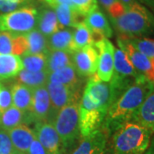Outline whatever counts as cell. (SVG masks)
<instances>
[{
    "mask_svg": "<svg viewBox=\"0 0 154 154\" xmlns=\"http://www.w3.org/2000/svg\"><path fill=\"white\" fill-rule=\"evenodd\" d=\"M152 86L153 83L147 79H140L128 87L115 99L108 110L102 126L109 134L122 123L133 120Z\"/></svg>",
    "mask_w": 154,
    "mask_h": 154,
    "instance_id": "obj_1",
    "label": "cell"
},
{
    "mask_svg": "<svg viewBox=\"0 0 154 154\" xmlns=\"http://www.w3.org/2000/svg\"><path fill=\"white\" fill-rule=\"evenodd\" d=\"M152 133L134 120L128 121L112 133L113 154H144L148 148Z\"/></svg>",
    "mask_w": 154,
    "mask_h": 154,
    "instance_id": "obj_2",
    "label": "cell"
},
{
    "mask_svg": "<svg viewBox=\"0 0 154 154\" xmlns=\"http://www.w3.org/2000/svg\"><path fill=\"white\" fill-rule=\"evenodd\" d=\"M112 22L121 36L128 38H139L154 31V15L139 2L127 8Z\"/></svg>",
    "mask_w": 154,
    "mask_h": 154,
    "instance_id": "obj_3",
    "label": "cell"
},
{
    "mask_svg": "<svg viewBox=\"0 0 154 154\" xmlns=\"http://www.w3.org/2000/svg\"><path fill=\"white\" fill-rule=\"evenodd\" d=\"M79 101L62 108L55 116L52 124L61 140L63 149L70 147L81 134L79 128Z\"/></svg>",
    "mask_w": 154,
    "mask_h": 154,
    "instance_id": "obj_4",
    "label": "cell"
},
{
    "mask_svg": "<svg viewBox=\"0 0 154 154\" xmlns=\"http://www.w3.org/2000/svg\"><path fill=\"white\" fill-rule=\"evenodd\" d=\"M38 12L33 7H22L5 14H0V31L24 34L34 29Z\"/></svg>",
    "mask_w": 154,
    "mask_h": 154,
    "instance_id": "obj_5",
    "label": "cell"
},
{
    "mask_svg": "<svg viewBox=\"0 0 154 154\" xmlns=\"http://www.w3.org/2000/svg\"><path fill=\"white\" fill-rule=\"evenodd\" d=\"M106 113L91 101L85 94L79 107V128L82 137L101 128L105 122Z\"/></svg>",
    "mask_w": 154,
    "mask_h": 154,
    "instance_id": "obj_6",
    "label": "cell"
},
{
    "mask_svg": "<svg viewBox=\"0 0 154 154\" xmlns=\"http://www.w3.org/2000/svg\"><path fill=\"white\" fill-rule=\"evenodd\" d=\"M84 94L106 114L116 99L115 92L110 82H105L101 81L97 74L91 75L85 88Z\"/></svg>",
    "mask_w": 154,
    "mask_h": 154,
    "instance_id": "obj_7",
    "label": "cell"
},
{
    "mask_svg": "<svg viewBox=\"0 0 154 154\" xmlns=\"http://www.w3.org/2000/svg\"><path fill=\"white\" fill-rule=\"evenodd\" d=\"M55 118L51 109V99L46 87L34 88L33 94V103L31 110L26 114V121L35 123L40 122H52Z\"/></svg>",
    "mask_w": 154,
    "mask_h": 154,
    "instance_id": "obj_8",
    "label": "cell"
},
{
    "mask_svg": "<svg viewBox=\"0 0 154 154\" xmlns=\"http://www.w3.org/2000/svg\"><path fill=\"white\" fill-rule=\"evenodd\" d=\"M117 44L119 48L126 53L135 70L140 75L146 77L151 82L154 83V63L152 59L135 49L124 36L118 37Z\"/></svg>",
    "mask_w": 154,
    "mask_h": 154,
    "instance_id": "obj_9",
    "label": "cell"
},
{
    "mask_svg": "<svg viewBox=\"0 0 154 154\" xmlns=\"http://www.w3.org/2000/svg\"><path fill=\"white\" fill-rule=\"evenodd\" d=\"M99 55L97 75L105 82H109L114 71V52L115 47L108 38H104L94 43Z\"/></svg>",
    "mask_w": 154,
    "mask_h": 154,
    "instance_id": "obj_10",
    "label": "cell"
},
{
    "mask_svg": "<svg viewBox=\"0 0 154 154\" xmlns=\"http://www.w3.org/2000/svg\"><path fill=\"white\" fill-rule=\"evenodd\" d=\"M36 139L45 149L47 154H63L62 143L55 127L51 122H40L33 130Z\"/></svg>",
    "mask_w": 154,
    "mask_h": 154,
    "instance_id": "obj_11",
    "label": "cell"
},
{
    "mask_svg": "<svg viewBox=\"0 0 154 154\" xmlns=\"http://www.w3.org/2000/svg\"><path fill=\"white\" fill-rule=\"evenodd\" d=\"M46 89L49 94L51 109L53 114L57 112L66 105L79 101V91L71 89L59 83L50 82L46 84Z\"/></svg>",
    "mask_w": 154,
    "mask_h": 154,
    "instance_id": "obj_12",
    "label": "cell"
},
{
    "mask_svg": "<svg viewBox=\"0 0 154 154\" xmlns=\"http://www.w3.org/2000/svg\"><path fill=\"white\" fill-rule=\"evenodd\" d=\"M99 55L94 45L73 52V63L81 76H91L97 72Z\"/></svg>",
    "mask_w": 154,
    "mask_h": 154,
    "instance_id": "obj_13",
    "label": "cell"
},
{
    "mask_svg": "<svg viewBox=\"0 0 154 154\" xmlns=\"http://www.w3.org/2000/svg\"><path fill=\"white\" fill-rule=\"evenodd\" d=\"M109 134L102 127L86 137H82L71 154H103L105 152Z\"/></svg>",
    "mask_w": 154,
    "mask_h": 154,
    "instance_id": "obj_14",
    "label": "cell"
},
{
    "mask_svg": "<svg viewBox=\"0 0 154 154\" xmlns=\"http://www.w3.org/2000/svg\"><path fill=\"white\" fill-rule=\"evenodd\" d=\"M85 23L92 33L94 43L104 38H110L112 35V29L110 23L99 8L88 14L86 17Z\"/></svg>",
    "mask_w": 154,
    "mask_h": 154,
    "instance_id": "obj_15",
    "label": "cell"
},
{
    "mask_svg": "<svg viewBox=\"0 0 154 154\" xmlns=\"http://www.w3.org/2000/svg\"><path fill=\"white\" fill-rule=\"evenodd\" d=\"M28 51L24 34L0 31V53L22 56Z\"/></svg>",
    "mask_w": 154,
    "mask_h": 154,
    "instance_id": "obj_16",
    "label": "cell"
},
{
    "mask_svg": "<svg viewBox=\"0 0 154 154\" xmlns=\"http://www.w3.org/2000/svg\"><path fill=\"white\" fill-rule=\"evenodd\" d=\"M17 154H28L33 140L36 138L33 130L22 123L8 131Z\"/></svg>",
    "mask_w": 154,
    "mask_h": 154,
    "instance_id": "obj_17",
    "label": "cell"
},
{
    "mask_svg": "<svg viewBox=\"0 0 154 154\" xmlns=\"http://www.w3.org/2000/svg\"><path fill=\"white\" fill-rule=\"evenodd\" d=\"M133 120L146 128L152 134H154V83Z\"/></svg>",
    "mask_w": 154,
    "mask_h": 154,
    "instance_id": "obj_18",
    "label": "cell"
},
{
    "mask_svg": "<svg viewBox=\"0 0 154 154\" xmlns=\"http://www.w3.org/2000/svg\"><path fill=\"white\" fill-rule=\"evenodd\" d=\"M11 91L13 105L25 114H28L33 103V88L17 82L11 87Z\"/></svg>",
    "mask_w": 154,
    "mask_h": 154,
    "instance_id": "obj_19",
    "label": "cell"
},
{
    "mask_svg": "<svg viewBox=\"0 0 154 154\" xmlns=\"http://www.w3.org/2000/svg\"><path fill=\"white\" fill-rule=\"evenodd\" d=\"M80 76L75 67L68 66L49 74V82L59 83L78 91L81 85Z\"/></svg>",
    "mask_w": 154,
    "mask_h": 154,
    "instance_id": "obj_20",
    "label": "cell"
},
{
    "mask_svg": "<svg viewBox=\"0 0 154 154\" xmlns=\"http://www.w3.org/2000/svg\"><path fill=\"white\" fill-rule=\"evenodd\" d=\"M47 49L49 51H73V33L68 29L62 28L47 38Z\"/></svg>",
    "mask_w": 154,
    "mask_h": 154,
    "instance_id": "obj_21",
    "label": "cell"
},
{
    "mask_svg": "<svg viewBox=\"0 0 154 154\" xmlns=\"http://www.w3.org/2000/svg\"><path fill=\"white\" fill-rule=\"evenodd\" d=\"M47 67L48 74L53 73L58 69L68 66H74L73 52L66 51H49L47 53Z\"/></svg>",
    "mask_w": 154,
    "mask_h": 154,
    "instance_id": "obj_22",
    "label": "cell"
},
{
    "mask_svg": "<svg viewBox=\"0 0 154 154\" xmlns=\"http://www.w3.org/2000/svg\"><path fill=\"white\" fill-rule=\"evenodd\" d=\"M23 69L19 56L0 53V80L16 77Z\"/></svg>",
    "mask_w": 154,
    "mask_h": 154,
    "instance_id": "obj_23",
    "label": "cell"
},
{
    "mask_svg": "<svg viewBox=\"0 0 154 154\" xmlns=\"http://www.w3.org/2000/svg\"><path fill=\"white\" fill-rule=\"evenodd\" d=\"M38 31L43 33L45 37H49L58 30L62 29L55 11L46 9L38 13Z\"/></svg>",
    "mask_w": 154,
    "mask_h": 154,
    "instance_id": "obj_24",
    "label": "cell"
},
{
    "mask_svg": "<svg viewBox=\"0 0 154 154\" xmlns=\"http://www.w3.org/2000/svg\"><path fill=\"white\" fill-rule=\"evenodd\" d=\"M16 77L17 82L23 84L33 89L45 87L49 82V74L46 70L30 72L22 69Z\"/></svg>",
    "mask_w": 154,
    "mask_h": 154,
    "instance_id": "obj_25",
    "label": "cell"
},
{
    "mask_svg": "<svg viewBox=\"0 0 154 154\" xmlns=\"http://www.w3.org/2000/svg\"><path fill=\"white\" fill-rule=\"evenodd\" d=\"M26 121V114L12 105L0 113V128L7 131L19 126Z\"/></svg>",
    "mask_w": 154,
    "mask_h": 154,
    "instance_id": "obj_26",
    "label": "cell"
},
{
    "mask_svg": "<svg viewBox=\"0 0 154 154\" xmlns=\"http://www.w3.org/2000/svg\"><path fill=\"white\" fill-rule=\"evenodd\" d=\"M28 51L26 53L29 54H38V53H47V38L38 30L33 29L28 33H24Z\"/></svg>",
    "mask_w": 154,
    "mask_h": 154,
    "instance_id": "obj_27",
    "label": "cell"
},
{
    "mask_svg": "<svg viewBox=\"0 0 154 154\" xmlns=\"http://www.w3.org/2000/svg\"><path fill=\"white\" fill-rule=\"evenodd\" d=\"M89 45H94L93 36L87 24L83 22L75 28L73 33V51L75 52Z\"/></svg>",
    "mask_w": 154,
    "mask_h": 154,
    "instance_id": "obj_28",
    "label": "cell"
},
{
    "mask_svg": "<svg viewBox=\"0 0 154 154\" xmlns=\"http://www.w3.org/2000/svg\"><path fill=\"white\" fill-rule=\"evenodd\" d=\"M23 69L30 72H38L46 70L47 56L45 53L29 54L25 53L21 57Z\"/></svg>",
    "mask_w": 154,
    "mask_h": 154,
    "instance_id": "obj_29",
    "label": "cell"
},
{
    "mask_svg": "<svg viewBox=\"0 0 154 154\" xmlns=\"http://www.w3.org/2000/svg\"><path fill=\"white\" fill-rule=\"evenodd\" d=\"M54 9L58 22L62 28H63L64 27L75 28L77 11H74L70 6L66 5L56 6L54 7Z\"/></svg>",
    "mask_w": 154,
    "mask_h": 154,
    "instance_id": "obj_30",
    "label": "cell"
},
{
    "mask_svg": "<svg viewBox=\"0 0 154 154\" xmlns=\"http://www.w3.org/2000/svg\"><path fill=\"white\" fill-rule=\"evenodd\" d=\"M126 38L140 52L151 59L154 58V39L147 38Z\"/></svg>",
    "mask_w": 154,
    "mask_h": 154,
    "instance_id": "obj_31",
    "label": "cell"
},
{
    "mask_svg": "<svg viewBox=\"0 0 154 154\" xmlns=\"http://www.w3.org/2000/svg\"><path fill=\"white\" fill-rule=\"evenodd\" d=\"M71 4L74 11L86 17L92 11L98 9L97 0H71Z\"/></svg>",
    "mask_w": 154,
    "mask_h": 154,
    "instance_id": "obj_32",
    "label": "cell"
},
{
    "mask_svg": "<svg viewBox=\"0 0 154 154\" xmlns=\"http://www.w3.org/2000/svg\"><path fill=\"white\" fill-rule=\"evenodd\" d=\"M99 3L106 9L112 20H114L125 11L124 6L119 0H99Z\"/></svg>",
    "mask_w": 154,
    "mask_h": 154,
    "instance_id": "obj_33",
    "label": "cell"
},
{
    "mask_svg": "<svg viewBox=\"0 0 154 154\" xmlns=\"http://www.w3.org/2000/svg\"><path fill=\"white\" fill-rule=\"evenodd\" d=\"M0 154H17L7 130L0 128Z\"/></svg>",
    "mask_w": 154,
    "mask_h": 154,
    "instance_id": "obj_34",
    "label": "cell"
},
{
    "mask_svg": "<svg viewBox=\"0 0 154 154\" xmlns=\"http://www.w3.org/2000/svg\"><path fill=\"white\" fill-rule=\"evenodd\" d=\"M31 0H0V13L5 14L22 8Z\"/></svg>",
    "mask_w": 154,
    "mask_h": 154,
    "instance_id": "obj_35",
    "label": "cell"
},
{
    "mask_svg": "<svg viewBox=\"0 0 154 154\" xmlns=\"http://www.w3.org/2000/svg\"><path fill=\"white\" fill-rule=\"evenodd\" d=\"M13 105L12 95L10 88L1 86L0 88V113Z\"/></svg>",
    "mask_w": 154,
    "mask_h": 154,
    "instance_id": "obj_36",
    "label": "cell"
},
{
    "mask_svg": "<svg viewBox=\"0 0 154 154\" xmlns=\"http://www.w3.org/2000/svg\"><path fill=\"white\" fill-rule=\"evenodd\" d=\"M28 154H47V152H46L45 149L43 147V146L35 138L28 149Z\"/></svg>",
    "mask_w": 154,
    "mask_h": 154,
    "instance_id": "obj_37",
    "label": "cell"
},
{
    "mask_svg": "<svg viewBox=\"0 0 154 154\" xmlns=\"http://www.w3.org/2000/svg\"><path fill=\"white\" fill-rule=\"evenodd\" d=\"M45 2H46L52 8L57 5H66L70 6L72 8L71 0H45Z\"/></svg>",
    "mask_w": 154,
    "mask_h": 154,
    "instance_id": "obj_38",
    "label": "cell"
},
{
    "mask_svg": "<svg viewBox=\"0 0 154 154\" xmlns=\"http://www.w3.org/2000/svg\"><path fill=\"white\" fill-rule=\"evenodd\" d=\"M119 1L121 2L122 5L124 6L125 9H127V8H128L129 6L132 5L133 4L138 2V0H119Z\"/></svg>",
    "mask_w": 154,
    "mask_h": 154,
    "instance_id": "obj_39",
    "label": "cell"
},
{
    "mask_svg": "<svg viewBox=\"0 0 154 154\" xmlns=\"http://www.w3.org/2000/svg\"><path fill=\"white\" fill-rule=\"evenodd\" d=\"M144 154H154V137L151 139V142H150L148 148Z\"/></svg>",
    "mask_w": 154,
    "mask_h": 154,
    "instance_id": "obj_40",
    "label": "cell"
},
{
    "mask_svg": "<svg viewBox=\"0 0 154 154\" xmlns=\"http://www.w3.org/2000/svg\"><path fill=\"white\" fill-rule=\"evenodd\" d=\"M140 1H141L145 5L154 9V0H140Z\"/></svg>",
    "mask_w": 154,
    "mask_h": 154,
    "instance_id": "obj_41",
    "label": "cell"
},
{
    "mask_svg": "<svg viewBox=\"0 0 154 154\" xmlns=\"http://www.w3.org/2000/svg\"><path fill=\"white\" fill-rule=\"evenodd\" d=\"M0 88H1V85H0Z\"/></svg>",
    "mask_w": 154,
    "mask_h": 154,
    "instance_id": "obj_42",
    "label": "cell"
},
{
    "mask_svg": "<svg viewBox=\"0 0 154 154\" xmlns=\"http://www.w3.org/2000/svg\"><path fill=\"white\" fill-rule=\"evenodd\" d=\"M103 154H104V153H103Z\"/></svg>",
    "mask_w": 154,
    "mask_h": 154,
    "instance_id": "obj_43",
    "label": "cell"
},
{
    "mask_svg": "<svg viewBox=\"0 0 154 154\" xmlns=\"http://www.w3.org/2000/svg\"><path fill=\"white\" fill-rule=\"evenodd\" d=\"M44 1H45V0H44Z\"/></svg>",
    "mask_w": 154,
    "mask_h": 154,
    "instance_id": "obj_44",
    "label": "cell"
}]
</instances>
